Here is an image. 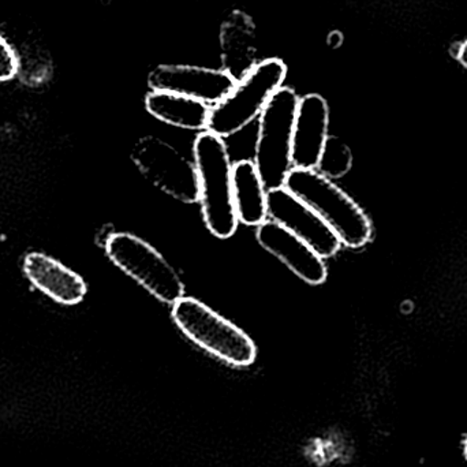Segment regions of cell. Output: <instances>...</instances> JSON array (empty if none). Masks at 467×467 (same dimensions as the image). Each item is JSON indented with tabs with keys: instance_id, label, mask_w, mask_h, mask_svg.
I'll use <instances>...</instances> for the list:
<instances>
[{
	"instance_id": "6da1fadb",
	"label": "cell",
	"mask_w": 467,
	"mask_h": 467,
	"mask_svg": "<svg viewBox=\"0 0 467 467\" xmlns=\"http://www.w3.org/2000/svg\"><path fill=\"white\" fill-rule=\"evenodd\" d=\"M285 188L309 205L345 246L358 249L372 238L367 213L317 170H291Z\"/></svg>"
},
{
	"instance_id": "7a4b0ae2",
	"label": "cell",
	"mask_w": 467,
	"mask_h": 467,
	"mask_svg": "<svg viewBox=\"0 0 467 467\" xmlns=\"http://www.w3.org/2000/svg\"><path fill=\"white\" fill-rule=\"evenodd\" d=\"M202 216L208 230L227 239L238 229L234 205L233 164L223 139L204 131L193 145Z\"/></svg>"
},
{
	"instance_id": "3957f363",
	"label": "cell",
	"mask_w": 467,
	"mask_h": 467,
	"mask_svg": "<svg viewBox=\"0 0 467 467\" xmlns=\"http://www.w3.org/2000/svg\"><path fill=\"white\" fill-rule=\"evenodd\" d=\"M287 66L282 59L268 57L250 66L238 79L232 92L211 107L207 131L226 139L246 128L260 117L272 96L285 87Z\"/></svg>"
},
{
	"instance_id": "277c9868",
	"label": "cell",
	"mask_w": 467,
	"mask_h": 467,
	"mask_svg": "<svg viewBox=\"0 0 467 467\" xmlns=\"http://www.w3.org/2000/svg\"><path fill=\"white\" fill-rule=\"evenodd\" d=\"M299 100L293 88L282 87L258 117L254 166L266 192L285 188L294 169L293 136Z\"/></svg>"
},
{
	"instance_id": "5b68a950",
	"label": "cell",
	"mask_w": 467,
	"mask_h": 467,
	"mask_svg": "<svg viewBox=\"0 0 467 467\" xmlns=\"http://www.w3.org/2000/svg\"><path fill=\"white\" fill-rule=\"evenodd\" d=\"M178 328L199 348L232 367L252 365L257 348L249 335L194 298H181L172 306Z\"/></svg>"
},
{
	"instance_id": "8992f818",
	"label": "cell",
	"mask_w": 467,
	"mask_h": 467,
	"mask_svg": "<svg viewBox=\"0 0 467 467\" xmlns=\"http://www.w3.org/2000/svg\"><path fill=\"white\" fill-rule=\"evenodd\" d=\"M109 260L164 304L183 298L185 285L166 258L148 242L128 233H115L106 241Z\"/></svg>"
},
{
	"instance_id": "52a82bcc",
	"label": "cell",
	"mask_w": 467,
	"mask_h": 467,
	"mask_svg": "<svg viewBox=\"0 0 467 467\" xmlns=\"http://www.w3.org/2000/svg\"><path fill=\"white\" fill-rule=\"evenodd\" d=\"M131 159L147 180L164 193L185 204L199 202L196 166L172 145L158 137L147 136L134 145Z\"/></svg>"
},
{
	"instance_id": "ba28073f",
	"label": "cell",
	"mask_w": 467,
	"mask_h": 467,
	"mask_svg": "<svg viewBox=\"0 0 467 467\" xmlns=\"http://www.w3.org/2000/svg\"><path fill=\"white\" fill-rule=\"evenodd\" d=\"M266 208L269 221L298 236L307 246L312 247L321 258H329L339 252L340 244L337 234L326 222L285 188L272 189L266 194Z\"/></svg>"
},
{
	"instance_id": "9c48e42d",
	"label": "cell",
	"mask_w": 467,
	"mask_h": 467,
	"mask_svg": "<svg viewBox=\"0 0 467 467\" xmlns=\"http://www.w3.org/2000/svg\"><path fill=\"white\" fill-rule=\"evenodd\" d=\"M152 90H166L213 107L235 87L236 78L227 68L192 65L158 66L148 78Z\"/></svg>"
},
{
	"instance_id": "30bf717a",
	"label": "cell",
	"mask_w": 467,
	"mask_h": 467,
	"mask_svg": "<svg viewBox=\"0 0 467 467\" xmlns=\"http://www.w3.org/2000/svg\"><path fill=\"white\" fill-rule=\"evenodd\" d=\"M255 236L264 249L279 258L299 279L315 285L326 282L328 271L324 258L276 222L266 219L257 227Z\"/></svg>"
},
{
	"instance_id": "8fae6325",
	"label": "cell",
	"mask_w": 467,
	"mask_h": 467,
	"mask_svg": "<svg viewBox=\"0 0 467 467\" xmlns=\"http://www.w3.org/2000/svg\"><path fill=\"white\" fill-rule=\"evenodd\" d=\"M329 109L320 95L304 96L299 100L293 136V167L316 170L328 139Z\"/></svg>"
},
{
	"instance_id": "7c38bea8",
	"label": "cell",
	"mask_w": 467,
	"mask_h": 467,
	"mask_svg": "<svg viewBox=\"0 0 467 467\" xmlns=\"http://www.w3.org/2000/svg\"><path fill=\"white\" fill-rule=\"evenodd\" d=\"M24 274L37 290L57 304H79L88 293L87 283L77 272L44 253L25 255Z\"/></svg>"
},
{
	"instance_id": "4fadbf2b",
	"label": "cell",
	"mask_w": 467,
	"mask_h": 467,
	"mask_svg": "<svg viewBox=\"0 0 467 467\" xmlns=\"http://www.w3.org/2000/svg\"><path fill=\"white\" fill-rule=\"evenodd\" d=\"M148 112L156 119L186 129V130H207L211 106L186 96L166 90H152L145 99Z\"/></svg>"
},
{
	"instance_id": "5bb4252c",
	"label": "cell",
	"mask_w": 467,
	"mask_h": 467,
	"mask_svg": "<svg viewBox=\"0 0 467 467\" xmlns=\"http://www.w3.org/2000/svg\"><path fill=\"white\" fill-rule=\"evenodd\" d=\"M234 205L239 223L260 226L268 218L266 192L254 161H241L233 166Z\"/></svg>"
},
{
	"instance_id": "9a60e30c",
	"label": "cell",
	"mask_w": 467,
	"mask_h": 467,
	"mask_svg": "<svg viewBox=\"0 0 467 467\" xmlns=\"http://www.w3.org/2000/svg\"><path fill=\"white\" fill-rule=\"evenodd\" d=\"M351 166H353V155L350 148L337 137L328 136L316 170L328 180H337L348 174Z\"/></svg>"
},
{
	"instance_id": "2e32d148",
	"label": "cell",
	"mask_w": 467,
	"mask_h": 467,
	"mask_svg": "<svg viewBox=\"0 0 467 467\" xmlns=\"http://www.w3.org/2000/svg\"><path fill=\"white\" fill-rule=\"evenodd\" d=\"M19 70V60L10 44L0 36V82L10 81Z\"/></svg>"
},
{
	"instance_id": "e0dca14e",
	"label": "cell",
	"mask_w": 467,
	"mask_h": 467,
	"mask_svg": "<svg viewBox=\"0 0 467 467\" xmlns=\"http://www.w3.org/2000/svg\"><path fill=\"white\" fill-rule=\"evenodd\" d=\"M458 59H460V62L462 63L465 67H467V41L465 43L461 44L460 47H458V52L457 54Z\"/></svg>"
},
{
	"instance_id": "ac0fdd59",
	"label": "cell",
	"mask_w": 467,
	"mask_h": 467,
	"mask_svg": "<svg viewBox=\"0 0 467 467\" xmlns=\"http://www.w3.org/2000/svg\"><path fill=\"white\" fill-rule=\"evenodd\" d=\"M465 454H466V458H467V441H466V444H465Z\"/></svg>"
}]
</instances>
